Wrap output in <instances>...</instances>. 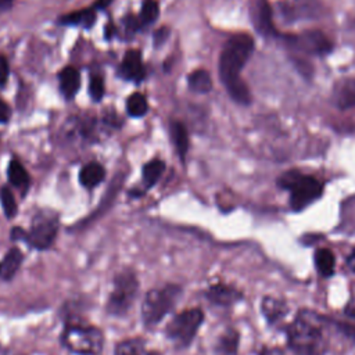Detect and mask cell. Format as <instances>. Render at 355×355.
Instances as JSON below:
<instances>
[{"instance_id":"1","label":"cell","mask_w":355,"mask_h":355,"mask_svg":"<svg viewBox=\"0 0 355 355\" xmlns=\"http://www.w3.org/2000/svg\"><path fill=\"white\" fill-rule=\"evenodd\" d=\"M254 51V39L247 33L233 35L225 44L219 57V76L230 97L243 105L250 104L251 93L240 78L243 67Z\"/></svg>"},{"instance_id":"3","label":"cell","mask_w":355,"mask_h":355,"mask_svg":"<svg viewBox=\"0 0 355 355\" xmlns=\"http://www.w3.org/2000/svg\"><path fill=\"white\" fill-rule=\"evenodd\" d=\"M277 184L290 191V205L294 211L304 209L323 193L320 180L300 171H286L277 179Z\"/></svg>"},{"instance_id":"17","label":"cell","mask_w":355,"mask_h":355,"mask_svg":"<svg viewBox=\"0 0 355 355\" xmlns=\"http://www.w3.org/2000/svg\"><path fill=\"white\" fill-rule=\"evenodd\" d=\"M80 86V76L76 68L65 67L60 72V89L67 98H72Z\"/></svg>"},{"instance_id":"34","label":"cell","mask_w":355,"mask_h":355,"mask_svg":"<svg viewBox=\"0 0 355 355\" xmlns=\"http://www.w3.org/2000/svg\"><path fill=\"white\" fill-rule=\"evenodd\" d=\"M344 312H345V315H347L349 319L355 320V304H349V305H347V306H345V309H344Z\"/></svg>"},{"instance_id":"36","label":"cell","mask_w":355,"mask_h":355,"mask_svg":"<svg viewBox=\"0 0 355 355\" xmlns=\"http://www.w3.org/2000/svg\"><path fill=\"white\" fill-rule=\"evenodd\" d=\"M12 3H14V0H0V12L10 10Z\"/></svg>"},{"instance_id":"21","label":"cell","mask_w":355,"mask_h":355,"mask_svg":"<svg viewBox=\"0 0 355 355\" xmlns=\"http://www.w3.org/2000/svg\"><path fill=\"white\" fill-rule=\"evenodd\" d=\"M7 176H8L10 183L18 189L25 190L29 186V175H28L26 169L24 168V165L15 158H12L10 161V165L7 169Z\"/></svg>"},{"instance_id":"9","label":"cell","mask_w":355,"mask_h":355,"mask_svg":"<svg viewBox=\"0 0 355 355\" xmlns=\"http://www.w3.org/2000/svg\"><path fill=\"white\" fill-rule=\"evenodd\" d=\"M290 49L311 54L323 55L331 51V40L320 31H306L297 35H284L282 39Z\"/></svg>"},{"instance_id":"23","label":"cell","mask_w":355,"mask_h":355,"mask_svg":"<svg viewBox=\"0 0 355 355\" xmlns=\"http://www.w3.org/2000/svg\"><path fill=\"white\" fill-rule=\"evenodd\" d=\"M189 87L196 93H208L212 89V79L205 69L193 71L189 75Z\"/></svg>"},{"instance_id":"35","label":"cell","mask_w":355,"mask_h":355,"mask_svg":"<svg viewBox=\"0 0 355 355\" xmlns=\"http://www.w3.org/2000/svg\"><path fill=\"white\" fill-rule=\"evenodd\" d=\"M261 355H283V352L276 348H263Z\"/></svg>"},{"instance_id":"10","label":"cell","mask_w":355,"mask_h":355,"mask_svg":"<svg viewBox=\"0 0 355 355\" xmlns=\"http://www.w3.org/2000/svg\"><path fill=\"white\" fill-rule=\"evenodd\" d=\"M205 297L209 302L220 306H229L236 304L243 298V293L239 291L236 287L225 284V283H216L207 288Z\"/></svg>"},{"instance_id":"33","label":"cell","mask_w":355,"mask_h":355,"mask_svg":"<svg viewBox=\"0 0 355 355\" xmlns=\"http://www.w3.org/2000/svg\"><path fill=\"white\" fill-rule=\"evenodd\" d=\"M345 263H347V266H348V269H349L351 272H355V248L347 255Z\"/></svg>"},{"instance_id":"13","label":"cell","mask_w":355,"mask_h":355,"mask_svg":"<svg viewBox=\"0 0 355 355\" xmlns=\"http://www.w3.org/2000/svg\"><path fill=\"white\" fill-rule=\"evenodd\" d=\"M261 311L269 324H276L288 312V305L276 297H263L261 302Z\"/></svg>"},{"instance_id":"2","label":"cell","mask_w":355,"mask_h":355,"mask_svg":"<svg viewBox=\"0 0 355 355\" xmlns=\"http://www.w3.org/2000/svg\"><path fill=\"white\" fill-rule=\"evenodd\" d=\"M327 319L313 311H300L287 327V344L297 355H324L329 338L324 327Z\"/></svg>"},{"instance_id":"27","label":"cell","mask_w":355,"mask_h":355,"mask_svg":"<svg viewBox=\"0 0 355 355\" xmlns=\"http://www.w3.org/2000/svg\"><path fill=\"white\" fill-rule=\"evenodd\" d=\"M0 202H1V207L4 211V215L10 219L14 218L18 211V207H17V201L8 187L0 189Z\"/></svg>"},{"instance_id":"25","label":"cell","mask_w":355,"mask_h":355,"mask_svg":"<svg viewBox=\"0 0 355 355\" xmlns=\"http://www.w3.org/2000/svg\"><path fill=\"white\" fill-rule=\"evenodd\" d=\"M165 169V164L161 159H153L143 166V180L147 187L154 186L161 178Z\"/></svg>"},{"instance_id":"7","label":"cell","mask_w":355,"mask_h":355,"mask_svg":"<svg viewBox=\"0 0 355 355\" xmlns=\"http://www.w3.org/2000/svg\"><path fill=\"white\" fill-rule=\"evenodd\" d=\"M58 222L57 218L51 214H37L31 225V229L26 232L21 227H14L11 230L12 240H22L31 247L37 250H46L51 247L57 236Z\"/></svg>"},{"instance_id":"26","label":"cell","mask_w":355,"mask_h":355,"mask_svg":"<svg viewBox=\"0 0 355 355\" xmlns=\"http://www.w3.org/2000/svg\"><path fill=\"white\" fill-rule=\"evenodd\" d=\"M126 111L130 116L139 118L143 116L148 111V104L146 97L141 93H133L126 100Z\"/></svg>"},{"instance_id":"20","label":"cell","mask_w":355,"mask_h":355,"mask_svg":"<svg viewBox=\"0 0 355 355\" xmlns=\"http://www.w3.org/2000/svg\"><path fill=\"white\" fill-rule=\"evenodd\" d=\"M258 29L266 36H277V31L272 19V8L268 0H259L258 3Z\"/></svg>"},{"instance_id":"11","label":"cell","mask_w":355,"mask_h":355,"mask_svg":"<svg viewBox=\"0 0 355 355\" xmlns=\"http://www.w3.org/2000/svg\"><path fill=\"white\" fill-rule=\"evenodd\" d=\"M119 75L123 79L133 80V82H140L144 78L146 72H144V67L141 62L140 51L129 50L123 55V60L119 67Z\"/></svg>"},{"instance_id":"18","label":"cell","mask_w":355,"mask_h":355,"mask_svg":"<svg viewBox=\"0 0 355 355\" xmlns=\"http://www.w3.org/2000/svg\"><path fill=\"white\" fill-rule=\"evenodd\" d=\"M316 270L323 277H330L336 270V257L329 248H318L313 254Z\"/></svg>"},{"instance_id":"14","label":"cell","mask_w":355,"mask_h":355,"mask_svg":"<svg viewBox=\"0 0 355 355\" xmlns=\"http://www.w3.org/2000/svg\"><path fill=\"white\" fill-rule=\"evenodd\" d=\"M24 255L19 248H10L0 261V279L11 280L22 263Z\"/></svg>"},{"instance_id":"32","label":"cell","mask_w":355,"mask_h":355,"mask_svg":"<svg viewBox=\"0 0 355 355\" xmlns=\"http://www.w3.org/2000/svg\"><path fill=\"white\" fill-rule=\"evenodd\" d=\"M168 35H169V29H168L166 26H162L161 29H158V31L154 33V44H155V46L162 44V43L166 40Z\"/></svg>"},{"instance_id":"15","label":"cell","mask_w":355,"mask_h":355,"mask_svg":"<svg viewBox=\"0 0 355 355\" xmlns=\"http://www.w3.org/2000/svg\"><path fill=\"white\" fill-rule=\"evenodd\" d=\"M240 334L234 329H226L215 343L216 355H237Z\"/></svg>"},{"instance_id":"28","label":"cell","mask_w":355,"mask_h":355,"mask_svg":"<svg viewBox=\"0 0 355 355\" xmlns=\"http://www.w3.org/2000/svg\"><path fill=\"white\" fill-rule=\"evenodd\" d=\"M159 14V7L155 0H144L141 4V12H140V21L143 24H150L157 19Z\"/></svg>"},{"instance_id":"30","label":"cell","mask_w":355,"mask_h":355,"mask_svg":"<svg viewBox=\"0 0 355 355\" xmlns=\"http://www.w3.org/2000/svg\"><path fill=\"white\" fill-rule=\"evenodd\" d=\"M8 73H10L8 62L3 55H0V86H3L7 82Z\"/></svg>"},{"instance_id":"4","label":"cell","mask_w":355,"mask_h":355,"mask_svg":"<svg viewBox=\"0 0 355 355\" xmlns=\"http://www.w3.org/2000/svg\"><path fill=\"white\" fill-rule=\"evenodd\" d=\"M182 288L178 284H165L150 290L141 304V319L148 327L158 324L178 304Z\"/></svg>"},{"instance_id":"22","label":"cell","mask_w":355,"mask_h":355,"mask_svg":"<svg viewBox=\"0 0 355 355\" xmlns=\"http://www.w3.org/2000/svg\"><path fill=\"white\" fill-rule=\"evenodd\" d=\"M171 136L173 140V144L178 150V154L182 161H184L187 150H189V133L183 123L173 122L171 126Z\"/></svg>"},{"instance_id":"16","label":"cell","mask_w":355,"mask_h":355,"mask_svg":"<svg viewBox=\"0 0 355 355\" xmlns=\"http://www.w3.org/2000/svg\"><path fill=\"white\" fill-rule=\"evenodd\" d=\"M115 355H161V354L158 351L148 349L143 338L135 337V338L123 340L119 344H116Z\"/></svg>"},{"instance_id":"29","label":"cell","mask_w":355,"mask_h":355,"mask_svg":"<svg viewBox=\"0 0 355 355\" xmlns=\"http://www.w3.org/2000/svg\"><path fill=\"white\" fill-rule=\"evenodd\" d=\"M89 93L92 96L93 100L100 101L104 96V80L101 76L94 75L90 78V83H89Z\"/></svg>"},{"instance_id":"6","label":"cell","mask_w":355,"mask_h":355,"mask_svg":"<svg viewBox=\"0 0 355 355\" xmlns=\"http://www.w3.org/2000/svg\"><path fill=\"white\" fill-rule=\"evenodd\" d=\"M61 343L71 352L78 355H98L103 349L104 336L100 329L86 324H68L62 334Z\"/></svg>"},{"instance_id":"19","label":"cell","mask_w":355,"mask_h":355,"mask_svg":"<svg viewBox=\"0 0 355 355\" xmlns=\"http://www.w3.org/2000/svg\"><path fill=\"white\" fill-rule=\"evenodd\" d=\"M105 175L104 168L97 164V162H89L87 165H85L80 172H79V182L82 183V186L92 189L94 186H97L98 183L103 182Z\"/></svg>"},{"instance_id":"12","label":"cell","mask_w":355,"mask_h":355,"mask_svg":"<svg viewBox=\"0 0 355 355\" xmlns=\"http://www.w3.org/2000/svg\"><path fill=\"white\" fill-rule=\"evenodd\" d=\"M333 101L337 108L348 110L355 107V79L347 78L340 80L333 90Z\"/></svg>"},{"instance_id":"5","label":"cell","mask_w":355,"mask_h":355,"mask_svg":"<svg viewBox=\"0 0 355 355\" xmlns=\"http://www.w3.org/2000/svg\"><path fill=\"white\" fill-rule=\"evenodd\" d=\"M139 291V280L132 269L118 272L112 280V288L108 294L105 309L115 316L125 315L133 305Z\"/></svg>"},{"instance_id":"24","label":"cell","mask_w":355,"mask_h":355,"mask_svg":"<svg viewBox=\"0 0 355 355\" xmlns=\"http://www.w3.org/2000/svg\"><path fill=\"white\" fill-rule=\"evenodd\" d=\"M61 22L67 25H82L85 28H90L96 22V11L94 8L75 11L64 15L61 18Z\"/></svg>"},{"instance_id":"8","label":"cell","mask_w":355,"mask_h":355,"mask_svg":"<svg viewBox=\"0 0 355 355\" xmlns=\"http://www.w3.org/2000/svg\"><path fill=\"white\" fill-rule=\"evenodd\" d=\"M202 322L204 313L200 308L186 309L171 319L165 327V336L176 348H186L194 340Z\"/></svg>"},{"instance_id":"31","label":"cell","mask_w":355,"mask_h":355,"mask_svg":"<svg viewBox=\"0 0 355 355\" xmlns=\"http://www.w3.org/2000/svg\"><path fill=\"white\" fill-rule=\"evenodd\" d=\"M10 116H11V108H10V105H8L6 101L0 100V123L8 122Z\"/></svg>"}]
</instances>
